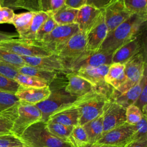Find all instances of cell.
<instances>
[{
    "label": "cell",
    "instance_id": "cell-32",
    "mask_svg": "<svg viewBox=\"0 0 147 147\" xmlns=\"http://www.w3.org/2000/svg\"><path fill=\"white\" fill-rule=\"evenodd\" d=\"M14 80L21 87L26 88H42L49 86L47 82L37 78L20 73H18Z\"/></svg>",
    "mask_w": 147,
    "mask_h": 147
},
{
    "label": "cell",
    "instance_id": "cell-53",
    "mask_svg": "<svg viewBox=\"0 0 147 147\" xmlns=\"http://www.w3.org/2000/svg\"><path fill=\"white\" fill-rule=\"evenodd\" d=\"M1 6H2V5H1V3H0V7H1Z\"/></svg>",
    "mask_w": 147,
    "mask_h": 147
},
{
    "label": "cell",
    "instance_id": "cell-46",
    "mask_svg": "<svg viewBox=\"0 0 147 147\" xmlns=\"http://www.w3.org/2000/svg\"><path fill=\"white\" fill-rule=\"evenodd\" d=\"M110 0H87L86 5L94 7L98 9H103Z\"/></svg>",
    "mask_w": 147,
    "mask_h": 147
},
{
    "label": "cell",
    "instance_id": "cell-33",
    "mask_svg": "<svg viewBox=\"0 0 147 147\" xmlns=\"http://www.w3.org/2000/svg\"><path fill=\"white\" fill-rule=\"evenodd\" d=\"M0 61L16 68L26 65L21 56L2 48H0Z\"/></svg>",
    "mask_w": 147,
    "mask_h": 147
},
{
    "label": "cell",
    "instance_id": "cell-3",
    "mask_svg": "<svg viewBox=\"0 0 147 147\" xmlns=\"http://www.w3.org/2000/svg\"><path fill=\"white\" fill-rule=\"evenodd\" d=\"M109 98L106 94L95 88L76 98L73 104L79 111V125L82 126L101 115L103 106Z\"/></svg>",
    "mask_w": 147,
    "mask_h": 147
},
{
    "label": "cell",
    "instance_id": "cell-44",
    "mask_svg": "<svg viewBox=\"0 0 147 147\" xmlns=\"http://www.w3.org/2000/svg\"><path fill=\"white\" fill-rule=\"evenodd\" d=\"M18 73L16 67L0 61V74L14 80Z\"/></svg>",
    "mask_w": 147,
    "mask_h": 147
},
{
    "label": "cell",
    "instance_id": "cell-45",
    "mask_svg": "<svg viewBox=\"0 0 147 147\" xmlns=\"http://www.w3.org/2000/svg\"><path fill=\"white\" fill-rule=\"evenodd\" d=\"M14 121L11 119L0 116V136L13 134L11 130Z\"/></svg>",
    "mask_w": 147,
    "mask_h": 147
},
{
    "label": "cell",
    "instance_id": "cell-37",
    "mask_svg": "<svg viewBox=\"0 0 147 147\" xmlns=\"http://www.w3.org/2000/svg\"><path fill=\"white\" fill-rule=\"evenodd\" d=\"M41 0H14V9H24L28 11H41Z\"/></svg>",
    "mask_w": 147,
    "mask_h": 147
},
{
    "label": "cell",
    "instance_id": "cell-35",
    "mask_svg": "<svg viewBox=\"0 0 147 147\" xmlns=\"http://www.w3.org/2000/svg\"><path fill=\"white\" fill-rule=\"evenodd\" d=\"M57 25L55 20L53 18L52 13H50L47 19L43 22L36 34V40L41 41L42 38Z\"/></svg>",
    "mask_w": 147,
    "mask_h": 147
},
{
    "label": "cell",
    "instance_id": "cell-42",
    "mask_svg": "<svg viewBox=\"0 0 147 147\" xmlns=\"http://www.w3.org/2000/svg\"><path fill=\"white\" fill-rule=\"evenodd\" d=\"M135 106L138 107L142 111V114L146 116L147 110V82L145 83L143 88L138 97L137 99L134 103Z\"/></svg>",
    "mask_w": 147,
    "mask_h": 147
},
{
    "label": "cell",
    "instance_id": "cell-14",
    "mask_svg": "<svg viewBox=\"0 0 147 147\" xmlns=\"http://www.w3.org/2000/svg\"><path fill=\"white\" fill-rule=\"evenodd\" d=\"M103 11L108 33L133 14L126 9L123 0H110L103 8Z\"/></svg>",
    "mask_w": 147,
    "mask_h": 147
},
{
    "label": "cell",
    "instance_id": "cell-30",
    "mask_svg": "<svg viewBox=\"0 0 147 147\" xmlns=\"http://www.w3.org/2000/svg\"><path fill=\"white\" fill-rule=\"evenodd\" d=\"M68 142L72 147H81L88 143V138L83 126H74L68 138Z\"/></svg>",
    "mask_w": 147,
    "mask_h": 147
},
{
    "label": "cell",
    "instance_id": "cell-31",
    "mask_svg": "<svg viewBox=\"0 0 147 147\" xmlns=\"http://www.w3.org/2000/svg\"><path fill=\"white\" fill-rule=\"evenodd\" d=\"M46 125L48 131L52 134L67 142H68V138L74 127V126L50 122H47Z\"/></svg>",
    "mask_w": 147,
    "mask_h": 147
},
{
    "label": "cell",
    "instance_id": "cell-26",
    "mask_svg": "<svg viewBox=\"0 0 147 147\" xmlns=\"http://www.w3.org/2000/svg\"><path fill=\"white\" fill-rule=\"evenodd\" d=\"M17 71L20 74L37 78L47 82L49 84L57 78V72L44 70L29 65H25L17 68Z\"/></svg>",
    "mask_w": 147,
    "mask_h": 147
},
{
    "label": "cell",
    "instance_id": "cell-12",
    "mask_svg": "<svg viewBox=\"0 0 147 147\" xmlns=\"http://www.w3.org/2000/svg\"><path fill=\"white\" fill-rule=\"evenodd\" d=\"M126 108L118 104L112 98L105 102L102 111L103 133L126 122Z\"/></svg>",
    "mask_w": 147,
    "mask_h": 147
},
{
    "label": "cell",
    "instance_id": "cell-38",
    "mask_svg": "<svg viewBox=\"0 0 147 147\" xmlns=\"http://www.w3.org/2000/svg\"><path fill=\"white\" fill-rule=\"evenodd\" d=\"M126 122L135 125L142 118L144 114L141 110L134 105H130L126 108Z\"/></svg>",
    "mask_w": 147,
    "mask_h": 147
},
{
    "label": "cell",
    "instance_id": "cell-34",
    "mask_svg": "<svg viewBox=\"0 0 147 147\" xmlns=\"http://www.w3.org/2000/svg\"><path fill=\"white\" fill-rule=\"evenodd\" d=\"M126 9L132 14L147 15V0H123Z\"/></svg>",
    "mask_w": 147,
    "mask_h": 147
},
{
    "label": "cell",
    "instance_id": "cell-15",
    "mask_svg": "<svg viewBox=\"0 0 147 147\" xmlns=\"http://www.w3.org/2000/svg\"><path fill=\"white\" fill-rule=\"evenodd\" d=\"M143 32L118 48L112 55L111 63L125 64L145 48Z\"/></svg>",
    "mask_w": 147,
    "mask_h": 147
},
{
    "label": "cell",
    "instance_id": "cell-17",
    "mask_svg": "<svg viewBox=\"0 0 147 147\" xmlns=\"http://www.w3.org/2000/svg\"><path fill=\"white\" fill-rule=\"evenodd\" d=\"M26 65L53 72L68 71L62 60L55 53L45 56H21Z\"/></svg>",
    "mask_w": 147,
    "mask_h": 147
},
{
    "label": "cell",
    "instance_id": "cell-4",
    "mask_svg": "<svg viewBox=\"0 0 147 147\" xmlns=\"http://www.w3.org/2000/svg\"><path fill=\"white\" fill-rule=\"evenodd\" d=\"M145 48L130 59L125 65V82L117 89H114L110 98L122 94L136 85L142 78L146 68Z\"/></svg>",
    "mask_w": 147,
    "mask_h": 147
},
{
    "label": "cell",
    "instance_id": "cell-1",
    "mask_svg": "<svg viewBox=\"0 0 147 147\" xmlns=\"http://www.w3.org/2000/svg\"><path fill=\"white\" fill-rule=\"evenodd\" d=\"M146 21L147 15L131 14L107 33L99 51L113 54L120 47L142 33Z\"/></svg>",
    "mask_w": 147,
    "mask_h": 147
},
{
    "label": "cell",
    "instance_id": "cell-5",
    "mask_svg": "<svg viewBox=\"0 0 147 147\" xmlns=\"http://www.w3.org/2000/svg\"><path fill=\"white\" fill-rule=\"evenodd\" d=\"M4 48L20 56H45L55 54L41 41L25 38H12L0 42Z\"/></svg>",
    "mask_w": 147,
    "mask_h": 147
},
{
    "label": "cell",
    "instance_id": "cell-47",
    "mask_svg": "<svg viewBox=\"0 0 147 147\" xmlns=\"http://www.w3.org/2000/svg\"><path fill=\"white\" fill-rule=\"evenodd\" d=\"M87 0H65V4L74 9H79L86 5Z\"/></svg>",
    "mask_w": 147,
    "mask_h": 147
},
{
    "label": "cell",
    "instance_id": "cell-16",
    "mask_svg": "<svg viewBox=\"0 0 147 147\" xmlns=\"http://www.w3.org/2000/svg\"><path fill=\"white\" fill-rule=\"evenodd\" d=\"M107 33L108 29L105 21L103 9L102 12L95 24L86 34V51L89 52L98 51Z\"/></svg>",
    "mask_w": 147,
    "mask_h": 147
},
{
    "label": "cell",
    "instance_id": "cell-10",
    "mask_svg": "<svg viewBox=\"0 0 147 147\" xmlns=\"http://www.w3.org/2000/svg\"><path fill=\"white\" fill-rule=\"evenodd\" d=\"M79 32L78 26L75 23L57 25L41 41L46 47L56 53L72 36Z\"/></svg>",
    "mask_w": 147,
    "mask_h": 147
},
{
    "label": "cell",
    "instance_id": "cell-8",
    "mask_svg": "<svg viewBox=\"0 0 147 147\" xmlns=\"http://www.w3.org/2000/svg\"><path fill=\"white\" fill-rule=\"evenodd\" d=\"M135 131V125L125 122L103 133L101 137L95 143L125 147L133 141V136Z\"/></svg>",
    "mask_w": 147,
    "mask_h": 147
},
{
    "label": "cell",
    "instance_id": "cell-20",
    "mask_svg": "<svg viewBox=\"0 0 147 147\" xmlns=\"http://www.w3.org/2000/svg\"><path fill=\"white\" fill-rule=\"evenodd\" d=\"M79 114L78 110L72 103L53 113L49 116L47 122H56L66 126H75L79 125Z\"/></svg>",
    "mask_w": 147,
    "mask_h": 147
},
{
    "label": "cell",
    "instance_id": "cell-27",
    "mask_svg": "<svg viewBox=\"0 0 147 147\" xmlns=\"http://www.w3.org/2000/svg\"><path fill=\"white\" fill-rule=\"evenodd\" d=\"M78 9L69 7L65 4L52 13L57 25H65L75 23Z\"/></svg>",
    "mask_w": 147,
    "mask_h": 147
},
{
    "label": "cell",
    "instance_id": "cell-50",
    "mask_svg": "<svg viewBox=\"0 0 147 147\" xmlns=\"http://www.w3.org/2000/svg\"><path fill=\"white\" fill-rule=\"evenodd\" d=\"M81 147H117L111 145H105V144H100L97 143H87V144L81 146Z\"/></svg>",
    "mask_w": 147,
    "mask_h": 147
},
{
    "label": "cell",
    "instance_id": "cell-48",
    "mask_svg": "<svg viewBox=\"0 0 147 147\" xmlns=\"http://www.w3.org/2000/svg\"><path fill=\"white\" fill-rule=\"evenodd\" d=\"M18 37V34L15 33L6 32L0 30V42L6 40H10L12 38H16Z\"/></svg>",
    "mask_w": 147,
    "mask_h": 147
},
{
    "label": "cell",
    "instance_id": "cell-22",
    "mask_svg": "<svg viewBox=\"0 0 147 147\" xmlns=\"http://www.w3.org/2000/svg\"><path fill=\"white\" fill-rule=\"evenodd\" d=\"M146 71L147 69L146 68L144 70L142 78L136 85L129 89L126 92L119 94L112 98L114 99V100L118 104L125 108L130 105H134L139 96L145 83L147 82Z\"/></svg>",
    "mask_w": 147,
    "mask_h": 147
},
{
    "label": "cell",
    "instance_id": "cell-21",
    "mask_svg": "<svg viewBox=\"0 0 147 147\" xmlns=\"http://www.w3.org/2000/svg\"><path fill=\"white\" fill-rule=\"evenodd\" d=\"M50 93L51 90L49 86L42 88H26L21 86L15 95L20 101L36 105L45 100Z\"/></svg>",
    "mask_w": 147,
    "mask_h": 147
},
{
    "label": "cell",
    "instance_id": "cell-6",
    "mask_svg": "<svg viewBox=\"0 0 147 147\" xmlns=\"http://www.w3.org/2000/svg\"><path fill=\"white\" fill-rule=\"evenodd\" d=\"M65 86L51 87V93L44 100L35 105L42 115L41 121L47 122L49 116L60 109L72 103L76 98L70 95L65 91Z\"/></svg>",
    "mask_w": 147,
    "mask_h": 147
},
{
    "label": "cell",
    "instance_id": "cell-24",
    "mask_svg": "<svg viewBox=\"0 0 147 147\" xmlns=\"http://www.w3.org/2000/svg\"><path fill=\"white\" fill-rule=\"evenodd\" d=\"M125 65L120 63H111L105 76V82L114 89L118 88L125 80Z\"/></svg>",
    "mask_w": 147,
    "mask_h": 147
},
{
    "label": "cell",
    "instance_id": "cell-39",
    "mask_svg": "<svg viewBox=\"0 0 147 147\" xmlns=\"http://www.w3.org/2000/svg\"><path fill=\"white\" fill-rule=\"evenodd\" d=\"M0 147H25L20 138L13 134L0 136Z\"/></svg>",
    "mask_w": 147,
    "mask_h": 147
},
{
    "label": "cell",
    "instance_id": "cell-51",
    "mask_svg": "<svg viewBox=\"0 0 147 147\" xmlns=\"http://www.w3.org/2000/svg\"><path fill=\"white\" fill-rule=\"evenodd\" d=\"M14 5V0H5L3 6L11 8L13 10Z\"/></svg>",
    "mask_w": 147,
    "mask_h": 147
},
{
    "label": "cell",
    "instance_id": "cell-29",
    "mask_svg": "<svg viewBox=\"0 0 147 147\" xmlns=\"http://www.w3.org/2000/svg\"><path fill=\"white\" fill-rule=\"evenodd\" d=\"M50 12L40 11L35 12L28 30L20 38L36 40V34L43 22L47 19Z\"/></svg>",
    "mask_w": 147,
    "mask_h": 147
},
{
    "label": "cell",
    "instance_id": "cell-52",
    "mask_svg": "<svg viewBox=\"0 0 147 147\" xmlns=\"http://www.w3.org/2000/svg\"><path fill=\"white\" fill-rule=\"evenodd\" d=\"M4 2H5V0H0V3H1V5H2V6H3V5Z\"/></svg>",
    "mask_w": 147,
    "mask_h": 147
},
{
    "label": "cell",
    "instance_id": "cell-25",
    "mask_svg": "<svg viewBox=\"0 0 147 147\" xmlns=\"http://www.w3.org/2000/svg\"><path fill=\"white\" fill-rule=\"evenodd\" d=\"M86 131L88 143H95L103 133L102 114L82 125Z\"/></svg>",
    "mask_w": 147,
    "mask_h": 147
},
{
    "label": "cell",
    "instance_id": "cell-40",
    "mask_svg": "<svg viewBox=\"0 0 147 147\" xmlns=\"http://www.w3.org/2000/svg\"><path fill=\"white\" fill-rule=\"evenodd\" d=\"M136 131L133 136V141L147 139L146 116L143 115L141 119L135 124Z\"/></svg>",
    "mask_w": 147,
    "mask_h": 147
},
{
    "label": "cell",
    "instance_id": "cell-28",
    "mask_svg": "<svg viewBox=\"0 0 147 147\" xmlns=\"http://www.w3.org/2000/svg\"><path fill=\"white\" fill-rule=\"evenodd\" d=\"M35 12L26 11L20 14H15L12 24L14 26L18 38H21L29 29Z\"/></svg>",
    "mask_w": 147,
    "mask_h": 147
},
{
    "label": "cell",
    "instance_id": "cell-7",
    "mask_svg": "<svg viewBox=\"0 0 147 147\" xmlns=\"http://www.w3.org/2000/svg\"><path fill=\"white\" fill-rule=\"evenodd\" d=\"M42 115L35 105L20 101L18 115L14 121L12 133L20 137L22 133L32 124L41 121Z\"/></svg>",
    "mask_w": 147,
    "mask_h": 147
},
{
    "label": "cell",
    "instance_id": "cell-11",
    "mask_svg": "<svg viewBox=\"0 0 147 147\" xmlns=\"http://www.w3.org/2000/svg\"><path fill=\"white\" fill-rule=\"evenodd\" d=\"M86 34L79 32L72 36L67 42L55 53L67 65L86 51Z\"/></svg>",
    "mask_w": 147,
    "mask_h": 147
},
{
    "label": "cell",
    "instance_id": "cell-23",
    "mask_svg": "<svg viewBox=\"0 0 147 147\" xmlns=\"http://www.w3.org/2000/svg\"><path fill=\"white\" fill-rule=\"evenodd\" d=\"M20 100L15 94L0 91V116L14 121L18 115Z\"/></svg>",
    "mask_w": 147,
    "mask_h": 147
},
{
    "label": "cell",
    "instance_id": "cell-49",
    "mask_svg": "<svg viewBox=\"0 0 147 147\" xmlns=\"http://www.w3.org/2000/svg\"><path fill=\"white\" fill-rule=\"evenodd\" d=\"M125 147H147V139L133 141Z\"/></svg>",
    "mask_w": 147,
    "mask_h": 147
},
{
    "label": "cell",
    "instance_id": "cell-9",
    "mask_svg": "<svg viewBox=\"0 0 147 147\" xmlns=\"http://www.w3.org/2000/svg\"><path fill=\"white\" fill-rule=\"evenodd\" d=\"M112 55L100 51L96 52L85 51L76 59L68 64L67 69L68 72H75L82 68L110 65L111 64Z\"/></svg>",
    "mask_w": 147,
    "mask_h": 147
},
{
    "label": "cell",
    "instance_id": "cell-43",
    "mask_svg": "<svg viewBox=\"0 0 147 147\" xmlns=\"http://www.w3.org/2000/svg\"><path fill=\"white\" fill-rule=\"evenodd\" d=\"M15 13L14 10L5 6L0 7V24H12Z\"/></svg>",
    "mask_w": 147,
    "mask_h": 147
},
{
    "label": "cell",
    "instance_id": "cell-18",
    "mask_svg": "<svg viewBox=\"0 0 147 147\" xmlns=\"http://www.w3.org/2000/svg\"><path fill=\"white\" fill-rule=\"evenodd\" d=\"M102 9L85 5L78 9L75 24H77L80 32L86 34L95 24L99 18Z\"/></svg>",
    "mask_w": 147,
    "mask_h": 147
},
{
    "label": "cell",
    "instance_id": "cell-2",
    "mask_svg": "<svg viewBox=\"0 0 147 147\" xmlns=\"http://www.w3.org/2000/svg\"><path fill=\"white\" fill-rule=\"evenodd\" d=\"M25 147H72L48 130L46 122L40 121L29 126L19 137Z\"/></svg>",
    "mask_w": 147,
    "mask_h": 147
},
{
    "label": "cell",
    "instance_id": "cell-36",
    "mask_svg": "<svg viewBox=\"0 0 147 147\" xmlns=\"http://www.w3.org/2000/svg\"><path fill=\"white\" fill-rule=\"evenodd\" d=\"M21 86L14 79L0 74V91L15 94Z\"/></svg>",
    "mask_w": 147,
    "mask_h": 147
},
{
    "label": "cell",
    "instance_id": "cell-41",
    "mask_svg": "<svg viewBox=\"0 0 147 147\" xmlns=\"http://www.w3.org/2000/svg\"><path fill=\"white\" fill-rule=\"evenodd\" d=\"M65 0H41V11L52 13L64 5Z\"/></svg>",
    "mask_w": 147,
    "mask_h": 147
},
{
    "label": "cell",
    "instance_id": "cell-13",
    "mask_svg": "<svg viewBox=\"0 0 147 147\" xmlns=\"http://www.w3.org/2000/svg\"><path fill=\"white\" fill-rule=\"evenodd\" d=\"M110 65H102L96 67L82 68L76 73L89 82L96 89L110 97L113 88L105 81V76Z\"/></svg>",
    "mask_w": 147,
    "mask_h": 147
},
{
    "label": "cell",
    "instance_id": "cell-19",
    "mask_svg": "<svg viewBox=\"0 0 147 147\" xmlns=\"http://www.w3.org/2000/svg\"><path fill=\"white\" fill-rule=\"evenodd\" d=\"M66 78L65 91L74 97L81 96L95 88L89 82L75 72H68Z\"/></svg>",
    "mask_w": 147,
    "mask_h": 147
}]
</instances>
